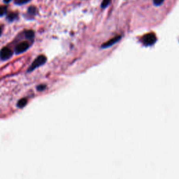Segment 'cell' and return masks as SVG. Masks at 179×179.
<instances>
[{
	"instance_id": "6da1fadb",
	"label": "cell",
	"mask_w": 179,
	"mask_h": 179,
	"mask_svg": "<svg viewBox=\"0 0 179 179\" xmlns=\"http://www.w3.org/2000/svg\"><path fill=\"white\" fill-rule=\"evenodd\" d=\"M46 61H47V58H46V57L45 55H38V56L36 57V58L34 59L33 62H32V64H31V66L30 67V68L28 69V72H32V71L35 70L36 68H38V67L42 66V65H43L46 62Z\"/></svg>"
},
{
	"instance_id": "7a4b0ae2",
	"label": "cell",
	"mask_w": 179,
	"mask_h": 179,
	"mask_svg": "<svg viewBox=\"0 0 179 179\" xmlns=\"http://www.w3.org/2000/svg\"><path fill=\"white\" fill-rule=\"evenodd\" d=\"M30 47V43L28 41H22L18 44L15 48V54H21L24 52H25Z\"/></svg>"
},
{
	"instance_id": "3957f363",
	"label": "cell",
	"mask_w": 179,
	"mask_h": 179,
	"mask_svg": "<svg viewBox=\"0 0 179 179\" xmlns=\"http://www.w3.org/2000/svg\"><path fill=\"white\" fill-rule=\"evenodd\" d=\"M13 54V51L10 49L4 47L0 51V59L3 61L7 60V59H10L12 57Z\"/></svg>"
},
{
	"instance_id": "277c9868",
	"label": "cell",
	"mask_w": 179,
	"mask_h": 179,
	"mask_svg": "<svg viewBox=\"0 0 179 179\" xmlns=\"http://www.w3.org/2000/svg\"><path fill=\"white\" fill-rule=\"evenodd\" d=\"M38 9L35 6H30L28 7V11L26 13V18L28 20H32L34 18V17L37 15Z\"/></svg>"
},
{
	"instance_id": "5b68a950",
	"label": "cell",
	"mask_w": 179,
	"mask_h": 179,
	"mask_svg": "<svg viewBox=\"0 0 179 179\" xmlns=\"http://www.w3.org/2000/svg\"><path fill=\"white\" fill-rule=\"evenodd\" d=\"M155 41H156V36H155V34L153 33L146 34L143 38V41L144 44H146L147 46L152 45V44L155 43Z\"/></svg>"
},
{
	"instance_id": "8992f818",
	"label": "cell",
	"mask_w": 179,
	"mask_h": 179,
	"mask_svg": "<svg viewBox=\"0 0 179 179\" xmlns=\"http://www.w3.org/2000/svg\"><path fill=\"white\" fill-rule=\"evenodd\" d=\"M6 15H7V20L10 22H13L18 18V13L17 12H10Z\"/></svg>"
},
{
	"instance_id": "52a82bcc",
	"label": "cell",
	"mask_w": 179,
	"mask_h": 179,
	"mask_svg": "<svg viewBox=\"0 0 179 179\" xmlns=\"http://www.w3.org/2000/svg\"><path fill=\"white\" fill-rule=\"evenodd\" d=\"M25 34V36L26 38H28V39H32L34 37V32L33 30H25L24 32Z\"/></svg>"
},
{
	"instance_id": "ba28073f",
	"label": "cell",
	"mask_w": 179,
	"mask_h": 179,
	"mask_svg": "<svg viewBox=\"0 0 179 179\" xmlns=\"http://www.w3.org/2000/svg\"><path fill=\"white\" fill-rule=\"evenodd\" d=\"M120 38H121V36H117V37H115V38H112V39H111V41H108L107 43H106L104 44V45L103 46V47H109V46H111V45H113V43H116V42L118 41V40L120 39Z\"/></svg>"
},
{
	"instance_id": "9c48e42d",
	"label": "cell",
	"mask_w": 179,
	"mask_h": 179,
	"mask_svg": "<svg viewBox=\"0 0 179 179\" xmlns=\"http://www.w3.org/2000/svg\"><path fill=\"white\" fill-rule=\"evenodd\" d=\"M8 7L7 5L0 6V17H3L7 14Z\"/></svg>"
},
{
	"instance_id": "30bf717a",
	"label": "cell",
	"mask_w": 179,
	"mask_h": 179,
	"mask_svg": "<svg viewBox=\"0 0 179 179\" xmlns=\"http://www.w3.org/2000/svg\"><path fill=\"white\" fill-rule=\"evenodd\" d=\"M27 104H28V100L25 98H23V99L19 100L18 104H17V107L18 108H23L25 107Z\"/></svg>"
},
{
	"instance_id": "8fae6325",
	"label": "cell",
	"mask_w": 179,
	"mask_h": 179,
	"mask_svg": "<svg viewBox=\"0 0 179 179\" xmlns=\"http://www.w3.org/2000/svg\"><path fill=\"white\" fill-rule=\"evenodd\" d=\"M32 0H14V4L15 5L18 6H22L24 4H26L30 2Z\"/></svg>"
},
{
	"instance_id": "7c38bea8",
	"label": "cell",
	"mask_w": 179,
	"mask_h": 179,
	"mask_svg": "<svg viewBox=\"0 0 179 179\" xmlns=\"http://www.w3.org/2000/svg\"><path fill=\"white\" fill-rule=\"evenodd\" d=\"M111 0H103L101 4V9H106V8L108 7L111 4Z\"/></svg>"
},
{
	"instance_id": "4fadbf2b",
	"label": "cell",
	"mask_w": 179,
	"mask_h": 179,
	"mask_svg": "<svg viewBox=\"0 0 179 179\" xmlns=\"http://www.w3.org/2000/svg\"><path fill=\"white\" fill-rule=\"evenodd\" d=\"M153 4L157 7H159V6L162 5L164 2L165 0H153Z\"/></svg>"
},
{
	"instance_id": "5bb4252c",
	"label": "cell",
	"mask_w": 179,
	"mask_h": 179,
	"mask_svg": "<svg viewBox=\"0 0 179 179\" xmlns=\"http://www.w3.org/2000/svg\"><path fill=\"white\" fill-rule=\"evenodd\" d=\"M37 88L38 91L41 92V91H43V90L46 89V85H39V86H37V88Z\"/></svg>"
},
{
	"instance_id": "9a60e30c",
	"label": "cell",
	"mask_w": 179,
	"mask_h": 179,
	"mask_svg": "<svg viewBox=\"0 0 179 179\" xmlns=\"http://www.w3.org/2000/svg\"><path fill=\"white\" fill-rule=\"evenodd\" d=\"M11 1H12V0H3V2L5 4H8L10 3Z\"/></svg>"
},
{
	"instance_id": "2e32d148",
	"label": "cell",
	"mask_w": 179,
	"mask_h": 179,
	"mask_svg": "<svg viewBox=\"0 0 179 179\" xmlns=\"http://www.w3.org/2000/svg\"><path fill=\"white\" fill-rule=\"evenodd\" d=\"M1 34H2V28H1V27L0 26V36H1Z\"/></svg>"
}]
</instances>
